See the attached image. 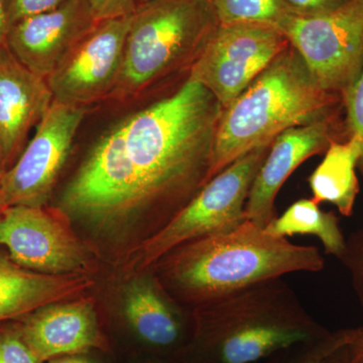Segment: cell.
<instances>
[{"label": "cell", "mask_w": 363, "mask_h": 363, "mask_svg": "<svg viewBox=\"0 0 363 363\" xmlns=\"http://www.w3.org/2000/svg\"><path fill=\"white\" fill-rule=\"evenodd\" d=\"M222 111L207 88L188 77L173 94L121 123L145 208H152L160 228L208 183Z\"/></svg>", "instance_id": "obj_1"}, {"label": "cell", "mask_w": 363, "mask_h": 363, "mask_svg": "<svg viewBox=\"0 0 363 363\" xmlns=\"http://www.w3.org/2000/svg\"><path fill=\"white\" fill-rule=\"evenodd\" d=\"M92 285L86 274H43L0 255V323L21 319L43 306L78 298Z\"/></svg>", "instance_id": "obj_18"}, {"label": "cell", "mask_w": 363, "mask_h": 363, "mask_svg": "<svg viewBox=\"0 0 363 363\" xmlns=\"http://www.w3.org/2000/svg\"><path fill=\"white\" fill-rule=\"evenodd\" d=\"M343 100L320 87L289 45L222 111L208 182L250 150L281 133L342 111Z\"/></svg>", "instance_id": "obj_4"}, {"label": "cell", "mask_w": 363, "mask_h": 363, "mask_svg": "<svg viewBox=\"0 0 363 363\" xmlns=\"http://www.w3.org/2000/svg\"><path fill=\"white\" fill-rule=\"evenodd\" d=\"M339 260L350 272L351 285L363 308V225L346 240L345 250Z\"/></svg>", "instance_id": "obj_24"}, {"label": "cell", "mask_w": 363, "mask_h": 363, "mask_svg": "<svg viewBox=\"0 0 363 363\" xmlns=\"http://www.w3.org/2000/svg\"><path fill=\"white\" fill-rule=\"evenodd\" d=\"M219 26L208 0H150L133 14L123 66L111 96H136L192 66Z\"/></svg>", "instance_id": "obj_5"}, {"label": "cell", "mask_w": 363, "mask_h": 363, "mask_svg": "<svg viewBox=\"0 0 363 363\" xmlns=\"http://www.w3.org/2000/svg\"><path fill=\"white\" fill-rule=\"evenodd\" d=\"M62 203L67 211L96 223L119 221L145 209L121 123L98 142L67 187Z\"/></svg>", "instance_id": "obj_9"}, {"label": "cell", "mask_w": 363, "mask_h": 363, "mask_svg": "<svg viewBox=\"0 0 363 363\" xmlns=\"http://www.w3.org/2000/svg\"><path fill=\"white\" fill-rule=\"evenodd\" d=\"M219 25L257 23L281 30L294 16L284 0H208Z\"/></svg>", "instance_id": "obj_21"}, {"label": "cell", "mask_w": 363, "mask_h": 363, "mask_svg": "<svg viewBox=\"0 0 363 363\" xmlns=\"http://www.w3.org/2000/svg\"><path fill=\"white\" fill-rule=\"evenodd\" d=\"M346 140L340 112L277 136L250 188L245 205L247 220L264 228L278 216L277 196L293 172L310 157L326 152L332 143Z\"/></svg>", "instance_id": "obj_13"}, {"label": "cell", "mask_w": 363, "mask_h": 363, "mask_svg": "<svg viewBox=\"0 0 363 363\" xmlns=\"http://www.w3.org/2000/svg\"><path fill=\"white\" fill-rule=\"evenodd\" d=\"M343 107L345 111L344 123L348 138L358 135L363 143V69L357 83L343 100ZM358 169L363 177V152L362 159L358 162Z\"/></svg>", "instance_id": "obj_25"}, {"label": "cell", "mask_w": 363, "mask_h": 363, "mask_svg": "<svg viewBox=\"0 0 363 363\" xmlns=\"http://www.w3.org/2000/svg\"><path fill=\"white\" fill-rule=\"evenodd\" d=\"M84 107L52 101L37 131L0 183L6 207L45 206L68 159Z\"/></svg>", "instance_id": "obj_11"}, {"label": "cell", "mask_w": 363, "mask_h": 363, "mask_svg": "<svg viewBox=\"0 0 363 363\" xmlns=\"http://www.w3.org/2000/svg\"><path fill=\"white\" fill-rule=\"evenodd\" d=\"M289 45L274 26L219 25L190 67L188 77L207 88L224 109Z\"/></svg>", "instance_id": "obj_8"}, {"label": "cell", "mask_w": 363, "mask_h": 363, "mask_svg": "<svg viewBox=\"0 0 363 363\" xmlns=\"http://www.w3.org/2000/svg\"><path fill=\"white\" fill-rule=\"evenodd\" d=\"M154 267L172 297L195 309L285 274L322 271L325 260L317 247L294 245L247 219L184 243Z\"/></svg>", "instance_id": "obj_2"}, {"label": "cell", "mask_w": 363, "mask_h": 363, "mask_svg": "<svg viewBox=\"0 0 363 363\" xmlns=\"http://www.w3.org/2000/svg\"><path fill=\"white\" fill-rule=\"evenodd\" d=\"M354 340V339H353ZM352 342V341H351ZM350 342V343H351ZM350 343L345 344L342 347L333 351L328 357H325L321 363H360L353 354Z\"/></svg>", "instance_id": "obj_29"}, {"label": "cell", "mask_w": 363, "mask_h": 363, "mask_svg": "<svg viewBox=\"0 0 363 363\" xmlns=\"http://www.w3.org/2000/svg\"><path fill=\"white\" fill-rule=\"evenodd\" d=\"M6 208L4 202L1 201V199H0V222L2 220V217H4V211H6Z\"/></svg>", "instance_id": "obj_34"}, {"label": "cell", "mask_w": 363, "mask_h": 363, "mask_svg": "<svg viewBox=\"0 0 363 363\" xmlns=\"http://www.w3.org/2000/svg\"><path fill=\"white\" fill-rule=\"evenodd\" d=\"M0 245L18 266L50 274H83L88 248L65 212L45 206H11L0 222Z\"/></svg>", "instance_id": "obj_10"}, {"label": "cell", "mask_w": 363, "mask_h": 363, "mask_svg": "<svg viewBox=\"0 0 363 363\" xmlns=\"http://www.w3.org/2000/svg\"><path fill=\"white\" fill-rule=\"evenodd\" d=\"M11 26L28 16L52 11L72 0H7Z\"/></svg>", "instance_id": "obj_27"}, {"label": "cell", "mask_w": 363, "mask_h": 363, "mask_svg": "<svg viewBox=\"0 0 363 363\" xmlns=\"http://www.w3.org/2000/svg\"><path fill=\"white\" fill-rule=\"evenodd\" d=\"M0 363H42L23 340L16 320L0 323Z\"/></svg>", "instance_id": "obj_23"}, {"label": "cell", "mask_w": 363, "mask_h": 363, "mask_svg": "<svg viewBox=\"0 0 363 363\" xmlns=\"http://www.w3.org/2000/svg\"><path fill=\"white\" fill-rule=\"evenodd\" d=\"M294 16L318 18L340 9L348 0H284Z\"/></svg>", "instance_id": "obj_28"}, {"label": "cell", "mask_w": 363, "mask_h": 363, "mask_svg": "<svg viewBox=\"0 0 363 363\" xmlns=\"http://www.w3.org/2000/svg\"><path fill=\"white\" fill-rule=\"evenodd\" d=\"M131 16L96 21L47 79L54 101L84 107L111 96L123 66Z\"/></svg>", "instance_id": "obj_12"}, {"label": "cell", "mask_w": 363, "mask_h": 363, "mask_svg": "<svg viewBox=\"0 0 363 363\" xmlns=\"http://www.w3.org/2000/svg\"><path fill=\"white\" fill-rule=\"evenodd\" d=\"M7 171L6 162H4V157H2L1 150H0V183H1L2 178Z\"/></svg>", "instance_id": "obj_33"}, {"label": "cell", "mask_w": 363, "mask_h": 363, "mask_svg": "<svg viewBox=\"0 0 363 363\" xmlns=\"http://www.w3.org/2000/svg\"><path fill=\"white\" fill-rule=\"evenodd\" d=\"M11 28L9 1L7 0H0V51L6 48L7 35H9Z\"/></svg>", "instance_id": "obj_30"}, {"label": "cell", "mask_w": 363, "mask_h": 363, "mask_svg": "<svg viewBox=\"0 0 363 363\" xmlns=\"http://www.w3.org/2000/svg\"><path fill=\"white\" fill-rule=\"evenodd\" d=\"M264 230L272 235L288 238L313 235L323 245L327 255L340 259L345 250L340 220L334 212H325L313 199H301L293 203L281 216L272 219Z\"/></svg>", "instance_id": "obj_20"}, {"label": "cell", "mask_w": 363, "mask_h": 363, "mask_svg": "<svg viewBox=\"0 0 363 363\" xmlns=\"http://www.w3.org/2000/svg\"><path fill=\"white\" fill-rule=\"evenodd\" d=\"M157 363H168V362H157Z\"/></svg>", "instance_id": "obj_36"}, {"label": "cell", "mask_w": 363, "mask_h": 363, "mask_svg": "<svg viewBox=\"0 0 363 363\" xmlns=\"http://www.w3.org/2000/svg\"><path fill=\"white\" fill-rule=\"evenodd\" d=\"M150 0H138V6H140V4H145V2H149Z\"/></svg>", "instance_id": "obj_35"}, {"label": "cell", "mask_w": 363, "mask_h": 363, "mask_svg": "<svg viewBox=\"0 0 363 363\" xmlns=\"http://www.w3.org/2000/svg\"><path fill=\"white\" fill-rule=\"evenodd\" d=\"M54 101L45 79L21 65L9 49L0 51V150L9 169L21 156L30 128Z\"/></svg>", "instance_id": "obj_16"}, {"label": "cell", "mask_w": 363, "mask_h": 363, "mask_svg": "<svg viewBox=\"0 0 363 363\" xmlns=\"http://www.w3.org/2000/svg\"><path fill=\"white\" fill-rule=\"evenodd\" d=\"M181 363H260L328 329L305 309L283 278L269 279L200 306Z\"/></svg>", "instance_id": "obj_3"}, {"label": "cell", "mask_w": 363, "mask_h": 363, "mask_svg": "<svg viewBox=\"0 0 363 363\" xmlns=\"http://www.w3.org/2000/svg\"><path fill=\"white\" fill-rule=\"evenodd\" d=\"M281 30L320 87L345 99L363 69V0L318 18L290 16Z\"/></svg>", "instance_id": "obj_7"}, {"label": "cell", "mask_w": 363, "mask_h": 363, "mask_svg": "<svg viewBox=\"0 0 363 363\" xmlns=\"http://www.w3.org/2000/svg\"><path fill=\"white\" fill-rule=\"evenodd\" d=\"M353 354L360 363H363V327L358 328L357 337L350 343Z\"/></svg>", "instance_id": "obj_31"}, {"label": "cell", "mask_w": 363, "mask_h": 363, "mask_svg": "<svg viewBox=\"0 0 363 363\" xmlns=\"http://www.w3.org/2000/svg\"><path fill=\"white\" fill-rule=\"evenodd\" d=\"M48 363H91L89 360L85 359V358L79 357V355H64V357H60L52 358L49 360Z\"/></svg>", "instance_id": "obj_32"}, {"label": "cell", "mask_w": 363, "mask_h": 363, "mask_svg": "<svg viewBox=\"0 0 363 363\" xmlns=\"http://www.w3.org/2000/svg\"><path fill=\"white\" fill-rule=\"evenodd\" d=\"M95 23L86 0H72L14 23L6 47L21 65L47 81Z\"/></svg>", "instance_id": "obj_14"}, {"label": "cell", "mask_w": 363, "mask_h": 363, "mask_svg": "<svg viewBox=\"0 0 363 363\" xmlns=\"http://www.w3.org/2000/svg\"><path fill=\"white\" fill-rule=\"evenodd\" d=\"M16 321L23 340L42 363L107 348L94 303L88 298L43 306Z\"/></svg>", "instance_id": "obj_15"}, {"label": "cell", "mask_w": 363, "mask_h": 363, "mask_svg": "<svg viewBox=\"0 0 363 363\" xmlns=\"http://www.w3.org/2000/svg\"><path fill=\"white\" fill-rule=\"evenodd\" d=\"M152 279L133 281L125 293L124 308L138 337L160 352L185 354L194 328H189L180 310L164 295L166 289Z\"/></svg>", "instance_id": "obj_17"}, {"label": "cell", "mask_w": 363, "mask_h": 363, "mask_svg": "<svg viewBox=\"0 0 363 363\" xmlns=\"http://www.w3.org/2000/svg\"><path fill=\"white\" fill-rule=\"evenodd\" d=\"M271 145L250 150L231 162L164 226L145 238L136 250L138 271L154 267L184 243L225 233L247 220L248 194Z\"/></svg>", "instance_id": "obj_6"}, {"label": "cell", "mask_w": 363, "mask_h": 363, "mask_svg": "<svg viewBox=\"0 0 363 363\" xmlns=\"http://www.w3.org/2000/svg\"><path fill=\"white\" fill-rule=\"evenodd\" d=\"M362 152V140L358 135L331 143L323 161L308 179L312 199L317 204L330 203L343 216L352 215L359 194L357 169Z\"/></svg>", "instance_id": "obj_19"}, {"label": "cell", "mask_w": 363, "mask_h": 363, "mask_svg": "<svg viewBox=\"0 0 363 363\" xmlns=\"http://www.w3.org/2000/svg\"><path fill=\"white\" fill-rule=\"evenodd\" d=\"M96 21L123 18L135 13L138 0H86Z\"/></svg>", "instance_id": "obj_26"}, {"label": "cell", "mask_w": 363, "mask_h": 363, "mask_svg": "<svg viewBox=\"0 0 363 363\" xmlns=\"http://www.w3.org/2000/svg\"><path fill=\"white\" fill-rule=\"evenodd\" d=\"M358 328L329 331L321 337L296 344L260 363H321L333 351L357 337Z\"/></svg>", "instance_id": "obj_22"}]
</instances>
